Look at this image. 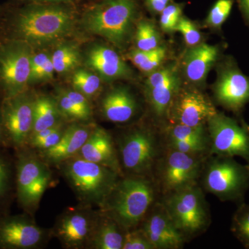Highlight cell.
Instances as JSON below:
<instances>
[{
  "label": "cell",
  "mask_w": 249,
  "mask_h": 249,
  "mask_svg": "<svg viewBox=\"0 0 249 249\" xmlns=\"http://www.w3.org/2000/svg\"><path fill=\"white\" fill-rule=\"evenodd\" d=\"M76 23V15L69 6L30 3L14 15L8 38L25 41L34 48L45 47L71 35Z\"/></svg>",
  "instance_id": "obj_1"
},
{
  "label": "cell",
  "mask_w": 249,
  "mask_h": 249,
  "mask_svg": "<svg viewBox=\"0 0 249 249\" xmlns=\"http://www.w3.org/2000/svg\"><path fill=\"white\" fill-rule=\"evenodd\" d=\"M160 196L150 177L124 175L100 206L125 231L137 229Z\"/></svg>",
  "instance_id": "obj_2"
},
{
  "label": "cell",
  "mask_w": 249,
  "mask_h": 249,
  "mask_svg": "<svg viewBox=\"0 0 249 249\" xmlns=\"http://www.w3.org/2000/svg\"><path fill=\"white\" fill-rule=\"evenodd\" d=\"M137 14L134 0H104L85 11L80 24L91 35L122 49L130 39Z\"/></svg>",
  "instance_id": "obj_3"
},
{
  "label": "cell",
  "mask_w": 249,
  "mask_h": 249,
  "mask_svg": "<svg viewBox=\"0 0 249 249\" xmlns=\"http://www.w3.org/2000/svg\"><path fill=\"white\" fill-rule=\"evenodd\" d=\"M67 182L83 206H101L122 177L105 165L74 156L59 163Z\"/></svg>",
  "instance_id": "obj_4"
},
{
  "label": "cell",
  "mask_w": 249,
  "mask_h": 249,
  "mask_svg": "<svg viewBox=\"0 0 249 249\" xmlns=\"http://www.w3.org/2000/svg\"><path fill=\"white\" fill-rule=\"evenodd\" d=\"M115 142L124 175L152 178L156 163L164 150L159 126L133 127Z\"/></svg>",
  "instance_id": "obj_5"
},
{
  "label": "cell",
  "mask_w": 249,
  "mask_h": 249,
  "mask_svg": "<svg viewBox=\"0 0 249 249\" xmlns=\"http://www.w3.org/2000/svg\"><path fill=\"white\" fill-rule=\"evenodd\" d=\"M204 192L222 201H244L249 189V167L234 157L209 155L205 160L199 181Z\"/></svg>",
  "instance_id": "obj_6"
},
{
  "label": "cell",
  "mask_w": 249,
  "mask_h": 249,
  "mask_svg": "<svg viewBox=\"0 0 249 249\" xmlns=\"http://www.w3.org/2000/svg\"><path fill=\"white\" fill-rule=\"evenodd\" d=\"M204 193L197 184L160 198L186 242L204 233L211 225V212Z\"/></svg>",
  "instance_id": "obj_7"
},
{
  "label": "cell",
  "mask_w": 249,
  "mask_h": 249,
  "mask_svg": "<svg viewBox=\"0 0 249 249\" xmlns=\"http://www.w3.org/2000/svg\"><path fill=\"white\" fill-rule=\"evenodd\" d=\"M208 156L190 155L164 147L152 174L160 197L199 184Z\"/></svg>",
  "instance_id": "obj_8"
},
{
  "label": "cell",
  "mask_w": 249,
  "mask_h": 249,
  "mask_svg": "<svg viewBox=\"0 0 249 249\" xmlns=\"http://www.w3.org/2000/svg\"><path fill=\"white\" fill-rule=\"evenodd\" d=\"M16 195L19 206L28 213L38 207L52 181V174L45 162L25 147L17 150Z\"/></svg>",
  "instance_id": "obj_9"
},
{
  "label": "cell",
  "mask_w": 249,
  "mask_h": 249,
  "mask_svg": "<svg viewBox=\"0 0 249 249\" xmlns=\"http://www.w3.org/2000/svg\"><path fill=\"white\" fill-rule=\"evenodd\" d=\"M34 52L32 46L18 39L8 38L0 45V87L4 97L27 90Z\"/></svg>",
  "instance_id": "obj_10"
},
{
  "label": "cell",
  "mask_w": 249,
  "mask_h": 249,
  "mask_svg": "<svg viewBox=\"0 0 249 249\" xmlns=\"http://www.w3.org/2000/svg\"><path fill=\"white\" fill-rule=\"evenodd\" d=\"M210 155L240 157L249 163V127L217 111L206 124Z\"/></svg>",
  "instance_id": "obj_11"
},
{
  "label": "cell",
  "mask_w": 249,
  "mask_h": 249,
  "mask_svg": "<svg viewBox=\"0 0 249 249\" xmlns=\"http://www.w3.org/2000/svg\"><path fill=\"white\" fill-rule=\"evenodd\" d=\"M35 98L26 90L4 97L0 106L6 141L16 150L27 146L32 133Z\"/></svg>",
  "instance_id": "obj_12"
},
{
  "label": "cell",
  "mask_w": 249,
  "mask_h": 249,
  "mask_svg": "<svg viewBox=\"0 0 249 249\" xmlns=\"http://www.w3.org/2000/svg\"><path fill=\"white\" fill-rule=\"evenodd\" d=\"M178 67L168 65L149 74L144 85V94L155 120L160 127L167 124V117L173 98L181 88Z\"/></svg>",
  "instance_id": "obj_13"
},
{
  "label": "cell",
  "mask_w": 249,
  "mask_h": 249,
  "mask_svg": "<svg viewBox=\"0 0 249 249\" xmlns=\"http://www.w3.org/2000/svg\"><path fill=\"white\" fill-rule=\"evenodd\" d=\"M101 213L82 206L60 216L54 227V235L67 249H83L91 245Z\"/></svg>",
  "instance_id": "obj_14"
},
{
  "label": "cell",
  "mask_w": 249,
  "mask_h": 249,
  "mask_svg": "<svg viewBox=\"0 0 249 249\" xmlns=\"http://www.w3.org/2000/svg\"><path fill=\"white\" fill-rule=\"evenodd\" d=\"M217 111L213 103L199 90L181 87L170 105L167 123L188 126L206 125Z\"/></svg>",
  "instance_id": "obj_15"
},
{
  "label": "cell",
  "mask_w": 249,
  "mask_h": 249,
  "mask_svg": "<svg viewBox=\"0 0 249 249\" xmlns=\"http://www.w3.org/2000/svg\"><path fill=\"white\" fill-rule=\"evenodd\" d=\"M45 235L27 214L0 216V249L37 248Z\"/></svg>",
  "instance_id": "obj_16"
},
{
  "label": "cell",
  "mask_w": 249,
  "mask_h": 249,
  "mask_svg": "<svg viewBox=\"0 0 249 249\" xmlns=\"http://www.w3.org/2000/svg\"><path fill=\"white\" fill-rule=\"evenodd\" d=\"M139 227L155 249H182L186 242L160 199L152 206Z\"/></svg>",
  "instance_id": "obj_17"
},
{
  "label": "cell",
  "mask_w": 249,
  "mask_h": 249,
  "mask_svg": "<svg viewBox=\"0 0 249 249\" xmlns=\"http://www.w3.org/2000/svg\"><path fill=\"white\" fill-rule=\"evenodd\" d=\"M214 94L219 105L238 114L249 103V77L233 65L227 67L219 73Z\"/></svg>",
  "instance_id": "obj_18"
},
{
  "label": "cell",
  "mask_w": 249,
  "mask_h": 249,
  "mask_svg": "<svg viewBox=\"0 0 249 249\" xmlns=\"http://www.w3.org/2000/svg\"><path fill=\"white\" fill-rule=\"evenodd\" d=\"M85 67L95 72L103 81L111 83L117 80L129 79L133 71L111 47L96 43L90 46L84 55Z\"/></svg>",
  "instance_id": "obj_19"
},
{
  "label": "cell",
  "mask_w": 249,
  "mask_h": 249,
  "mask_svg": "<svg viewBox=\"0 0 249 249\" xmlns=\"http://www.w3.org/2000/svg\"><path fill=\"white\" fill-rule=\"evenodd\" d=\"M78 157L115 170L124 176L115 141L106 129L95 127Z\"/></svg>",
  "instance_id": "obj_20"
},
{
  "label": "cell",
  "mask_w": 249,
  "mask_h": 249,
  "mask_svg": "<svg viewBox=\"0 0 249 249\" xmlns=\"http://www.w3.org/2000/svg\"><path fill=\"white\" fill-rule=\"evenodd\" d=\"M139 103L133 93L126 87H116L106 93L101 103V111L106 120L124 124L135 117Z\"/></svg>",
  "instance_id": "obj_21"
},
{
  "label": "cell",
  "mask_w": 249,
  "mask_h": 249,
  "mask_svg": "<svg viewBox=\"0 0 249 249\" xmlns=\"http://www.w3.org/2000/svg\"><path fill=\"white\" fill-rule=\"evenodd\" d=\"M94 127L76 124L67 126L60 142L55 146L42 151L43 159L59 164L74 157L89 138Z\"/></svg>",
  "instance_id": "obj_22"
},
{
  "label": "cell",
  "mask_w": 249,
  "mask_h": 249,
  "mask_svg": "<svg viewBox=\"0 0 249 249\" xmlns=\"http://www.w3.org/2000/svg\"><path fill=\"white\" fill-rule=\"evenodd\" d=\"M218 57L219 49L215 46L204 43L191 47L183 59L187 79L195 84L204 82Z\"/></svg>",
  "instance_id": "obj_23"
},
{
  "label": "cell",
  "mask_w": 249,
  "mask_h": 249,
  "mask_svg": "<svg viewBox=\"0 0 249 249\" xmlns=\"http://www.w3.org/2000/svg\"><path fill=\"white\" fill-rule=\"evenodd\" d=\"M100 213L90 247L96 249H123L125 231L114 219Z\"/></svg>",
  "instance_id": "obj_24"
},
{
  "label": "cell",
  "mask_w": 249,
  "mask_h": 249,
  "mask_svg": "<svg viewBox=\"0 0 249 249\" xmlns=\"http://www.w3.org/2000/svg\"><path fill=\"white\" fill-rule=\"evenodd\" d=\"M62 119L63 118L59 110L55 98L44 95L37 97L36 96L34 125L31 135L43 129L53 127L62 121Z\"/></svg>",
  "instance_id": "obj_25"
},
{
  "label": "cell",
  "mask_w": 249,
  "mask_h": 249,
  "mask_svg": "<svg viewBox=\"0 0 249 249\" xmlns=\"http://www.w3.org/2000/svg\"><path fill=\"white\" fill-rule=\"evenodd\" d=\"M54 70L56 73L65 74L74 71L83 61V55L78 46L70 42L60 43L52 53Z\"/></svg>",
  "instance_id": "obj_26"
},
{
  "label": "cell",
  "mask_w": 249,
  "mask_h": 249,
  "mask_svg": "<svg viewBox=\"0 0 249 249\" xmlns=\"http://www.w3.org/2000/svg\"><path fill=\"white\" fill-rule=\"evenodd\" d=\"M165 47L160 46L151 51H142L135 49L129 53L128 58L134 66L147 74L158 70L166 58Z\"/></svg>",
  "instance_id": "obj_27"
},
{
  "label": "cell",
  "mask_w": 249,
  "mask_h": 249,
  "mask_svg": "<svg viewBox=\"0 0 249 249\" xmlns=\"http://www.w3.org/2000/svg\"><path fill=\"white\" fill-rule=\"evenodd\" d=\"M103 80L89 69L77 68L73 71L71 84L73 89L81 93L88 99L97 96L102 88Z\"/></svg>",
  "instance_id": "obj_28"
},
{
  "label": "cell",
  "mask_w": 249,
  "mask_h": 249,
  "mask_svg": "<svg viewBox=\"0 0 249 249\" xmlns=\"http://www.w3.org/2000/svg\"><path fill=\"white\" fill-rule=\"evenodd\" d=\"M52 54L47 52H34L31 58L29 85L49 81L55 73Z\"/></svg>",
  "instance_id": "obj_29"
},
{
  "label": "cell",
  "mask_w": 249,
  "mask_h": 249,
  "mask_svg": "<svg viewBox=\"0 0 249 249\" xmlns=\"http://www.w3.org/2000/svg\"><path fill=\"white\" fill-rule=\"evenodd\" d=\"M136 49L151 51L160 47V36L155 24L148 20H141L136 27Z\"/></svg>",
  "instance_id": "obj_30"
},
{
  "label": "cell",
  "mask_w": 249,
  "mask_h": 249,
  "mask_svg": "<svg viewBox=\"0 0 249 249\" xmlns=\"http://www.w3.org/2000/svg\"><path fill=\"white\" fill-rule=\"evenodd\" d=\"M231 231L245 249H249V204H238L232 218Z\"/></svg>",
  "instance_id": "obj_31"
},
{
  "label": "cell",
  "mask_w": 249,
  "mask_h": 249,
  "mask_svg": "<svg viewBox=\"0 0 249 249\" xmlns=\"http://www.w3.org/2000/svg\"><path fill=\"white\" fill-rule=\"evenodd\" d=\"M232 5L233 0H217L206 18V25L213 29H219L229 18Z\"/></svg>",
  "instance_id": "obj_32"
},
{
  "label": "cell",
  "mask_w": 249,
  "mask_h": 249,
  "mask_svg": "<svg viewBox=\"0 0 249 249\" xmlns=\"http://www.w3.org/2000/svg\"><path fill=\"white\" fill-rule=\"evenodd\" d=\"M55 98L63 119L70 121H84L80 111L67 96L65 90L59 89Z\"/></svg>",
  "instance_id": "obj_33"
},
{
  "label": "cell",
  "mask_w": 249,
  "mask_h": 249,
  "mask_svg": "<svg viewBox=\"0 0 249 249\" xmlns=\"http://www.w3.org/2000/svg\"><path fill=\"white\" fill-rule=\"evenodd\" d=\"M176 31H179L188 47H194L201 44V35L196 24L186 18H180Z\"/></svg>",
  "instance_id": "obj_34"
},
{
  "label": "cell",
  "mask_w": 249,
  "mask_h": 249,
  "mask_svg": "<svg viewBox=\"0 0 249 249\" xmlns=\"http://www.w3.org/2000/svg\"><path fill=\"white\" fill-rule=\"evenodd\" d=\"M182 9L178 4H170L160 13V24L165 32L176 31L178 21L181 18Z\"/></svg>",
  "instance_id": "obj_35"
},
{
  "label": "cell",
  "mask_w": 249,
  "mask_h": 249,
  "mask_svg": "<svg viewBox=\"0 0 249 249\" xmlns=\"http://www.w3.org/2000/svg\"><path fill=\"white\" fill-rule=\"evenodd\" d=\"M123 249H155L143 231L138 227L125 232Z\"/></svg>",
  "instance_id": "obj_36"
},
{
  "label": "cell",
  "mask_w": 249,
  "mask_h": 249,
  "mask_svg": "<svg viewBox=\"0 0 249 249\" xmlns=\"http://www.w3.org/2000/svg\"><path fill=\"white\" fill-rule=\"evenodd\" d=\"M12 181V167L9 160L0 154V205L9 195Z\"/></svg>",
  "instance_id": "obj_37"
},
{
  "label": "cell",
  "mask_w": 249,
  "mask_h": 249,
  "mask_svg": "<svg viewBox=\"0 0 249 249\" xmlns=\"http://www.w3.org/2000/svg\"><path fill=\"white\" fill-rule=\"evenodd\" d=\"M71 102L74 105L75 107L80 111L83 121H88L91 119L92 116V110L89 102V99L74 89H64Z\"/></svg>",
  "instance_id": "obj_38"
},
{
  "label": "cell",
  "mask_w": 249,
  "mask_h": 249,
  "mask_svg": "<svg viewBox=\"0 0 249 249\" xmlns=\"http://www.w3.org/2000/svg\"><path fill=\"white\" fill-rule=\"evenodd\" d=\"M66 127H65L63 121H61L57 126L55 130L49 134L45 138L37 141V142H31L29 145L33 148L38 149L42 152L49 150V149L55 146L60 142Z\"/></svg>",
  "instance_id": "obj_39"
},
{
  "label": "cell",
  "mask_w": 249,
  "mask_h": 249,
  "mask_svg": "<svg viewBox=\"0 0 249 249\" xmlns=\"http://www.w3.org/2000/svg\"><path fill=\"white\" fill-rule=\"evenodd\" d=\"M170 1L171 0H145V3L152 12L160 14L170 4Z\"/></svg>",
  "instance_id": "obj_40"
},
{
  "label": "cell",
  "mask_w": 249,
  "mask_h": 249,
  "mask_svg": "<svg viewBox=\"0 0 249 249\" xmlns=\"http://www.w3.org/2000/svg\"><path fill=\"white\" fill-rule=\"evenodd\" d=\"M20 2L27 3H44V4H59V3L65 2L70 0H16Z\"/></svg>",
  "instance_id": "obj_41"
},
{
  "label": "cell",
  "mask_w": 249,
  "mask_h": 249,
  "mask_svg": "<svg viewBox=\"0 0 249 249\" xmlns=\"http://www.w3.org/2000/svg\"><path fill=\"white\" fill-rule=\"evenodd\" d=\"M6 142H7V141H6V136H5L2 119H1V109H0V144L6 143Z\"/></svg>",
  "instance_id": "obj_42"
},
{
  "label": "cell",
  "mask_w": 249,
  "mask_h": 249,
  "mask_svg": "<svg viewBox=\"0 0 249 249\" xmlns=\"http://www.w3.org/2000/svg\"><path fill=\"white\" fill-rule=\"evenodd\" d=\"M241 7L249 20V0H240Z\"/></svg>",
  "instance_id": "obj_43"
},
{
  "label": "cell",
  "mask_w": 249,
  "mask_h": 249,
  "mask_svg": "<svg viewBox=\"0 0 249 249\" xmlns=\"http://www.w3.org/2000/svg\"><path fill=\"white\" fill-rule=\"evenodd\" d=\"M247 165H249V163H248V164H247Z\"/></svg>",
  "instance_id": "obj_44"
}]
</instances>
